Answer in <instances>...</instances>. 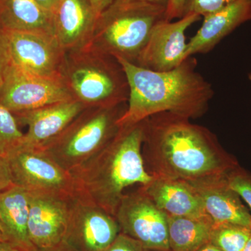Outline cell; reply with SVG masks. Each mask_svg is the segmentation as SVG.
I'll return each instance as SVG.
<instances>
[{
	"label": "cell",
	"instance_id": "cell-1",
	"mask_svg": "<svg viewBox=\"0 0 251 251\" xmlns=\"http://www.w3.org/2000/svg\"><path fill=\"white\" fill-rule=\"evenodd\" d=\"M143 156L153 176L191 183L225 176L239 166L206 127L164 112L144 120Z\"/></svg>",
	"mask_w": 251,
	"mask_h": 251
},
{
	"label": "cell",
	"instance_id": "cell-2",
	"mask_svg": "<svg viewBox=\"0 0 251 251\" xmlns=\"http://www.w3.org/2000/svg\"><path fill=\"white\" fill-rule=\"evenodd\" d=\"M125 71L129 97L120 126L139 123L160 112H171L190 119L206 113L214 95L210 82L197 70L193 56L168 72H154L116 58Z\"/></svg>",
	"mask_w": 251,
	"mask_h": 251
},
{
	"label": "cell",
	"instance_id": "cell-3",
	"mask_svg": "<svg viewBox=\"0 0 251 251\" xmlns=\"http://www.w3.org/2000/svg\"><path fill=\"white\" fill-rule=\"evenodd\" d=\"M144 121L123 126L110 143L72 173L76 193L115 216L126 188L153 179L143 156Z\"/></svg>",
	"mask_w": 251,
	"mask_h": 251
},
{
	"label": "cell",
	"instance_id": "cell-4",
	"mask_svg": "<svg viewBox=\"0 0 251 251\" xmlns=\"http://www.w3.org/2000/svg\"><path fill=\"white\" fill-rule=\"evenodd\" d=\"M62 79L73 98L87 108L128 101L129 87L121 64L90 46L67 52Z\"/></svg>",
	"mask_w": 251,
	"mask_h": 251
},
{
	"label": "cell",
	"instance_id": "cell-5",
	"mask_svg": "<svg viewBox=\"0 0 251 251\" xmlns=\"http://www.w3.org/2000/svg\"><path fill=\"white\" fill-rule=\"evenodd\" d=\"M166 7L133 3L111 4L99 16L90 45L102 53L136 64L155 25Z\"/></svg>",
	"mask_w": 251,
	"mask_h": 251
},
{
	"label": "cell",
	"instance_id": "cell-6",
	"mask_svg": "<svg viewBox=\"0 0 251 251\" xmlns=\"http://www.w3.org/2000/svg\"><path fill=\"white\" fill-rule=\"evenodd\" d=\"M125 104L85 109L42 150L63 169L72 172L105 148L120 130Z\"/></svg>",
	"mask_w": 251,
	"mask_h": 251
},
{
	"label": "cell",
	"instance_id": "cell-7",
	"mask_svg": "<svg viewBox=\"0 0 251 251\" xmlns=\"http://www.w3.org/2000/svg\"><path fill=\"white\" fill-rule=\"evenodd\" d=\"M13 184L29 193L73 197L76 193L70 172L63 169L42 150L19 145L6 156Z\"/></svg>",
	"mask_w": 251,
	"mask_h": 251
},
{
	"label": "cell",
	"instance_id": "cell-8",
	"mask_svg": "<svg viewBox=\"0 0 251 251\" xmlns=\"http://www.w3.org/2000/svg\"><path fill=\"white\" fill-rule=\"evenodd\" d=\"M121 233L153 251H171L168 215L154 204L141 188L125 194L115 215Z\"/></svg>",
	"mask_w": 251,
	"mask_h": 251
},
{
	"label": "cell",
	"instance_id": "cell-9",
	"mask_svg": "<svg viewBox=\"0 0 251 251\" xmlns=\"http://www.w3.org/2000/svg\"><path fill=\"white\" fill-rule=\"evenodd\" d=\"M71 99H74L62 80L36 75L11 62L0 83V104L13 114Z\"/></svg>",
	"mask_w": 251,
	"mask_h": 251
},
{
	"label": "cell",
	"instance_id": "cell-10",
	"mask_svg": "<svg viewBox=\"0 0 251 251\" xmlns=\"http://www.w3.org/2000/svg\"><path fill=\"white\" fill-rule=\"evenodd\" d=\"M3 30L13 64L39 76L62 80L67 52L53 34L43 31Z\"/></svg>",
	"mask_w": 251,
	"mask_h": 251
},
{
	"label": "cell",
	"instance_id": "cell-11",
	"mask_svg": "<svg viewBox=\"0 0 251 251\" xmlns=\"http://www.w3.org/2000/svg\"><path fill=\"white\" fill-rule=\"evenodd\" d=\"M120 232L115 216L75 193L71 204L65 242L77 251H105Z\"/></svg>",
	"mask_w": 251,
	"mask_h": 251
},
{
	"label": "cell",
	"instance_id": "cell-12",
	"mask_svg": "<svg viewBox=\"0 0 251 251\" xmlns=\"http://www.w3.org/2000/svg\"><path fill=\"white\" fill-rule=\"evenodd\" d=\"M201 18L191 14L184 15L175 22L163 19L157 23L135 64L160 72L177 67L187 59L186 31Z\"/></svg>",
	"mask_w": 251,
	"mask_h": 251
},
{
	"label": "cell",
	"instance_id": "cell-13",
	"mask_svg": "<svg viewBox=\"0 0 251 251\" xmlns=\"http://www.w3.org/2000/svg\"><path fill=\"white\" fill-rule=\"evenodd\" d=\"M29 193L28 234L35 249L51 247L64 240L73 197Z\"/></svg>",
	"mask_w": 251,
	"mask_h": 251
},
{
	"label": "cell",
	"instance_id": "cell-14",
	"mask_svg": "<svg viewBox=\"0 0 251 251\" xmlns=\"http://www.w3.org/2000/svg\"><path fill=\"white\" fill-rule=\"evenodd\" d=\"M86 107L75 99L14 114L17 121L27 125L21 146L42 150L59 136Z\"/></svg>",
	"mask_w": 251,
	"mask_h": 251
},
{
	"label": "cell",
	"instance_id": "cell-15",
	"mask_svg": "<svg viewBox=\"0 0 251 251\" xmlns=\"http://www.w3.org/2000/svg\"><path fill=\"white\" fill-rule=\"evenodd\" d=\"M98 18L90 0H59L52 14L53 35L66 52L85 49Z\"/></svg>",
	"mask_w": 251,
	"mask_h": 251
},
{
	"label": "cell",
	"instance_id": "cell-16",
	"mask_svg": "<svg viewBox=\"0 0 251 251\" xmlns=\"http://www.w3.org/2000/svg\"><path fill=\"white\" fill-rule=\"evenodd\" d=\"M189 184L197 191L206 215L214 224L239 225L251 229V214L239 195L229 187L226 175Z\"/></svg>",
	"mask_w": 251,
	"mask_h": 251
},
{
	"label": "cell",
	"instance_id": "cell-17",
	"mask_svg": "<svg viewBox=\"0 0 251 251\" xmlns=\"http://www.w3.org/2000/svg\"><path fill=\"white\" fill-rule=\"evenodd\" d=\"M251 21V0H238L204 17L202 26L188 42L186 58L210 52L243 23Z\"/></svg>",
	"mask_w": 251,
	"mask_h": 251
},
{
	"label": "cell",
	"instance_id": "cell-18",
	"mask_svg": "<svg viewBox=\"0 0 251 251\" xmlns=\"http://www.w3.org/2000/svg\"><path fill=\"white\" fill-rule=\"evenodd\" d=\"M140 188L168 216L209 217L197 191L186 181L153 176Z\"/></svg>",
	"mask_w": 251,
	"mask_h": 251
},
{
	"label": "cell",
	"instance_id": "cell-19",
	"mask_svg": "<svg viewBox=\"0 0 251 251\" xmlns=\"http://www.w3.org/2000/svg\"><path fill=\"white\" fill-rule=\"evenodd\" d=\"M29 193L12 185L0 192V221L6 241L22 251H34L28 234Z\"/></svg>",
	"mask_w": 251,
	"mask_h": 251
},
{
	"label": "cell",
	"instance_id": "cell-20",
	"mask_svg": "<svg viewBox=\"0 0 251 251\" xmlns=\"http://www.w3.org/2000/svg\"><path fill=\"white\" fill-rule=\"evenodd\" d=\"M0 28L53 34L52 15L34 0H0Z\"/></svg>",
	"mask_w": 251,
	"mask_h": 251
},
{
	"label": "cell",
	"instance_id": "cell-21",
	"mask_svg": "<svg viewBox=\"0 0 251 251\" xmlns=\"http://www.w3.org/2000/svg\"><path fill=\"white\" fill-rule=\"evenodd\" d=\"M171 251H196L210 242L214 224L210 218L168 216Z\"/></svg>",
	"mask_w": 251,
	"mask_h": 251
},
{
	"label": "cell",
	"instance_id": "cell-22",
	"mask_svg": "<svg viewBox=\"0 0 251 251\" xmlns=\"http://www.w3.org/2000/svg\"><path fill=\"white\" fill-rule=\"evenodd\" d=\"M251 234V228L239 225L214 224L210 242L222 251H242Z\"/></svg>",
	"mask_w": 251,
	"mask_h": 251
},
{
	"label": "cell",
	"instance_id": "cell-23",
	"mask_svg": "<svg viewBox=\"0 0 251 251\" xmlns=\"http://www.w3.org/2000/svg\"><path fill=\"white\" fill-rule=\"evenodd\" d=\"M23 137L14 114L0 104V155L7 156L21 145Z\"/></svg>",
	"mask_w": 251,
	"mask_h": 251
},
{
	"label": "cell",
	"instance_id": "cell-24",
	"mask_svg": "<svg viewBox=\"0 0 251 251\" xmlns=\"http://www.w3.org/2000/svg\"><path fill=\"white\" fill-rule=\"evenodd\" d=\"M229 187L239 195L251 210V173L238 166L226 175Z\"/></svg>",
	"mask_w": 251,
	"mask_h": 251
},
{
	"label": "cell",
	"instance_id": "cell-25",
	"mask_svg": "<svg viewBox=\"0 0 251 251\" xmlns=\"http://www.w3.org/2000/svg\"><path fill=\"white\" fill-rule=\"evenodd\" d=\"M237 1L238 0H186L184 16L193 14L204 17Z\"/></svg>",
	"mask_w": 251,
	"mask_h": 251
},
{
	"label": "cell",
	"instance_id": "cell-26",
	"mask_svg": "<svg viewBox=\"0 0 251 251\" xmlns=\"http://www.w3.org/2000/svg\"><path fill=\"white\" fill-rule=\"evenodd\" d=\"M105 251H148V250L145 249L140 243L120 232L115 242L112 243L110 247Z\"/></svg>",
	"mask_w": 251,
	"mask_h": 251
},
{
	"label": "cell",
	"instance_id": "cell-27",
	"mask_svg": "<svg viewBox=\"0 0 251 251\" xmlns=\"http://www.w3.org/2000/svg\"><path fill=\"white\" fill-rule=\"evenodd\" d=\"M186 0H169L166 6L165 18L166 21H173L184 16Z\"/></svg>",
	"mask_w": 251,
	"mask_h": 251
},
{
	"label": "cell",
	"instance_id": "cell-28",
	"mask_svg": "<svg viewBox=\"0 0 251 251\" xmlns=\"http://www.w3.org/2000/svg\"><path fill=\"white\" fill-rule=\"evenodd\" d=\"M10 62L11 60L6 36L4 31L0 28V83Z\"/></svg>",
	"mask_w": 251,
	"mask_h": 251
},
{
	"label": "cell",
	"instance_id": "cell-29",
	"mask_svg": "<svg viewBox=\"0 0 251 251\" xmlns=\"http://www.w3.org/2000/svg\"><path fill=\"white\" fill-rule=\"evenodd\" d=\"M9 163L6 157L0 155V192L12 186Z\"/></svg>",
	"mask_w": 251,
	"mask_h": 251
},
{
	"label": "cell",
	"instance_id": "cell-30",
	"mask_svg": "<svg viewBox=\"0 0 251 251\" xmlns=\"http://www.w3.org/2000/svg\"><path fill=\"white\" fill-rule=\"evenodd\" d=\"M168 1H169V0H115V1L112 4L122 5L133 4V3H140V4L156 5V6H161L166 8Z\"/></svg>",
	"mask_w": 251,
	"mask_h": 251
},
{
	"label": "cell",
	"instance_id": "cell-31",
	"mask_svg": "<svg viewBox=\"0 0 251 251\" xmlns=\"http://www.w3.org/2000/svg\"><path fill=\"white\" fill-rule=\"evenodd\" d=\"M92 7L95 11L98 17L105 10L115 1V0H90Z\"/></svg>",
	"mask_w": 251,
	"mask_h": 251
},
{
	"label": "cell",
	"instance_id": "cell-32",
	"mask_svg": "<svg viewBox=\"0 0 251 251\" xmlns=\"http://www.w3.org/2000/svg\"><path fill=\"white\" fill-rule=\"evenodd\" d=\"M34 251H77L69 245L65 241L58 243V244H54L51 247L41 248V249H36Z\"/></svg>",
	"mask_w": 251,
	"mask_h": 251
},
{
	"label": "cell",
	"instance_id": "cell-33",
	"mask_svg": "<svg viewBox=\"0 0 251 251\" xmlns=\"http://www.w3.org/2000/svg\"><path fill=\"white\" fill-rule=\"evenodd\" d=\"M34 1L41 8H43L51 15L54 12L59 2V0H34Z\"/></svg>",
	"mask_w": 251,
	"mask_h": 251
},
{
	"label": "cell",
	"instance_id": "cell-34",
	"mask_svg": "<svg viewBox=\"0 0 251 251\" xmlns=\"http://www.w3.org/2000/svg\"><path fill=\"white\" fill-rule=\"evenodd\" d=\"M0 251H22L7 242L0 241Z\"/></svg>",
	"mask_w": 251,
	"mask_h": 251
},
{
	"label": "cell",
	"instance_id": "cell-35",
	"mask_svg": "<svg viewBox=\"0 0 251 251\" xmlns=\"http://www.w3.org/2000/svg\"><path fill=\"white\" fill-rule=\"evenodd\" d=\"M222 251L219 248L216 247L215 245L211 244V242L207 243L204 244L202 247L200 248L198 251Z\"/></svg>",
	"mask_w": 251,
	"mask_h": 251
},
{
	"label": "cell",
	"instance_id": "cell-36",
	"mask_svg": "<svg viewBox=\"0 0 251 251\" xmlns=\"http://www.w3.org/2000/svg\"><path fill=\"white\" fill-rule=\"evenodd\" d=\"M0 241L3 242H7L6 237H5L4 229H3L2 225H1V221H0Z\"/></svg>",
	"mask_w": 251,
	"mask_h": 251
},
{
	"label": "cell",
	"instance_id": "cell-37",
	"mask_svg": "<svg viewBox=\"0 0 251 251\" xmlns=\"http://www.w3.org/2000/svg\"><path fill=\"white\" fill-rule=\"evenodd\" d=\"M242 251H251V234Z\"/></svg>",
	"mask_w": 251,
	"mask_h": 251
},
{
	"label": "cell",
	"instance_id": "cell-38",
	"mask_svg": "<svg viewBox=\"0 0 251 251\" xmlns=\"http://www.w3.org/2000/svg\"><path fill=\"white\" fill-rule=\"evenodd\" d=\"M249 80H250L251 81V72L250 73V74H249Z\"/></svg>",
	"mask_w": 251,
	"mask_h": 251
},
{
	"label": "cell",
	"instance_id": "cell-39",
	"mask_svg": "<svg viewBox=\"0 0 251 251\" xmlns=\"http://www.w3.org/2000/svg\"><path fill=\"white\" fill-rule=\"evenodd\" d=\"M148 251H149V250H148Z\"/></svg>",
	"mask_w": 251,
	"mask_h": 251
}]
</instances>
